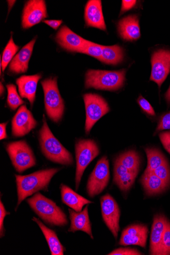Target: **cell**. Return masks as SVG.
Returning <instances> with one entry per match:
<instances>
[{
	"label": "cell",
	"mask_w": 170,
	"mask_h": 255,
	"mask_svg": "<svg viewBox=\"0 0 170 255\" xmlns=\"http://www.w3.org/2000/svg\"><path fill=\"white\" fill-rule=\"evenodd\" d=\"M41 229L47 241L52 255H63L65 249L59 241L55 232L47 228L39 219L34 217L32 219Z\"/></svg>",
	"instance_id": "cell-25"
},
{
	"label": "cell",
	"mask_w": 170,
	"mask_h": 255,
	"mask_svg": "<svg viewBox=\"0 0 170 255\" xmlns=\"http://www.w3.org/2000/svg\"><path fill=\"white\" fill-rule=\"evenodd\" d=\"M140 181L146 194L149 196L160 194L165 191L168 187L153 172H145Z\"/></svg>",
	"instance_id": "cell-23"
},
{
	"label": "cell",
	"mask_w": 170,
	"mask_h": 255,
	"mask_svg": "<svg viewBox=\"0 0 170 255\" xmlns=\"http://www.w3.org/2000/svg\"><path fill=\"white\" fill-rule=\"evenodd\" d=\"M41 78L40 75L22 76L16 80L19 95L22 98L27 99L32 107L36 97L37 84Z\"/></svg>",
	"instance_id": "cell-20"
},
{
	"label": "cell",
	"mask_w": 170,
	"mask_h": 255,
	"mask_svg": "<svg viewBox=\"0 0 170 255\" xmlns=\"http://www.w3.org/2000/svg\"><path fill=\"white\" fill-rule=\"evenodd\" d=\"M109 180V162L105 156L98 162L88 179L87 185L88 195L93 198L101 194L107 187Z\"/></svg>",
	"instance_id": "cell-9"
},
{
	"label": "cell",
	"mask_w": 170,
	"mask_h": 255,
	"mask_svg": "<svg viewBox=\"0 0 170 255\" xmlns=\"http://www.w3.org/2000/svg\"><path fill=\"white\" fill-rule=\"evenodd\" d=\"M37 122L26 106H21L12 121L13 136L20 137L29 133L37 126Z\"/></svg>",
	"instance_id": "cell-13"
},
{
	"label": "cell",
	"mask_w": 170,
	"mask_h": 255,
	"mask_svg": "<svg viewBox=\"0 0 170 255\" xmlns=\"http://www.w3.org/2000/svg\"><path fill=\"white\" fill-rule=\"evenodd\" d=\"M102 213L104 221L115 239L117 238L120 230V211L115 199L109 194L101 199Z\"/></svg>",
	"instance_id": "cell-11"
},
{
	"label": "cell",
	"mask_w": 170,
	"mask_h": 255,
	"mask_svg": "<svg viewBox=\"0 0 170 255\" xmlns=\"http://www.w3.org/2000/svg\"><path fill=\"white\" fill-rule=\"evenodd\" d=\"M148 236V228L144 225H134L125 229L121 235L120 245L139 246L145 248Z\"/></svg>",
	"instance_id": "cell-14"
},
{
	"label": "cell",
	"mask_w": 170,
	"mask_h": 255,
	"mask_svg": "<svg viewBox=\"0 0 170 255\" xmlns=\"http://www.w3.org/2000/svg\"><path fill=\"white\" fill-rule=\"evenodd\" d=\"M44 94V103L48 117L55 123L62 119L64 104L58 88L56 78H49L41 82Z\"/></svg>",
	"instance_id": "cell-5"
},
{
	"label": "cell",
	"mask_w": 170,
	"mask_h": 255,
	"mask_svg": "<svg viewBox=\"0 0 170 255\" xmlns=\"http://www.w3.org/2000/svg\"><path fill=\"white\" fill-rule=\"evenodd\" d=\"M103 45L87 40L81 53L91 56L101 61L102 54Z\"/></svg>",
	"instance_id": "cell-31"
},
{
	"label": "cell",
	"mask_w": 170,
	"mask_h": 255,
	"mask_svg": "<svg viewBox=\"0 0 170 255\" xmlns=\"http://www.w3.org/2000/svg\"><path fill=\"white\" fill-rule=\"evenodd\" d=\"M56 40L64 49L72 52L81 53L86 45L87 40L83 38L66 26L58 32Z\"/></svg>",
	"instance_id": "cell-15"
},
{
	"label": "cell",
	"mask_w": 170,
	"mask_h": 255,
	"mask_svg": "<svg viewBox=\"0 0 170 255\" xmlns=\"http://www.w3.org/2000/svg\"><path fill=\"white\" fill-rule=\"evenodd\" d=\"M152 74L150 80L161 87L170 72V51L160 49L152 56Z\"/></svg>",
	"instance_id": "cell-10"
},
{
	"label": "cell",
	"mask_w": 170,
	"mask_h": 255,
	"mask_svg": "<svg viewBox=\"0 0 170 255\" xmlns=\"http://www.w3.org/2000/svg\"><path fill=\"white\" fill-rule=\"evenodd\" d=\"M138 172L130 170L117 159L115 161L114 181L121 191L126 192L131 189Z\"/></svg>",
	"instance_id": "cell-19"
},
{
	"label": "cell",
	"mask_w": 170,
	"mask_h": 255,
	"mask_svg": "<svg viewBox=\"0 0 170 255\" xmlns=\"http://www.w3.org/2000/svg\"><path fill=\"white\" fill-rule=\"evenodd\" d=\"M126 74V69L118 71L89 70L85 76V87L116 91L123 87Z\"/></svg>",
	"instance_id": "cell-4"
},
{
	"label": "cell",
	"mask_w": 170,
	"mask_h": 255,
	"mask_svg": "<svg viewBox=\"0 0 170 255\" xmlns=\"http://www.w3.org/2000/svg\"><path fill=\"white\" fill-rule=\"evenodd\" d=\"M118 30L120 36L124 40L136 41L141 36L139 20L137 15H128L118 22Z\"/></svg>",
	"instance_id": "cell-17"
},
{
	"label": "cell",
	"mask_w": 170,
	"mask_h": 255,
	"mask_svg": "<svg viewBox=\"0 0 170 255\" xmlns=\"http://www.w3.org/2000/svg\"><path fill=\"white\" fill-rule=\"evenodd\" d=\"M9 214L10 213L6 211L4 206L1 201V202H0V233H1V238L4 236V220L5 217Z\"/></svg>",
	"instance_id": "cell-38"
},
{
	"label": "cell",
	"mask_w": 170,
	"mask_h": 255,
	"mask_svg": "<svg viewBox=\"0 0 170 255\" xmlns=\"http://www.w3.org/2000/svg\"><path fill=\"white\" fill-rule=\"evenodd\" d=\"M7 125V123L1 124L0 125V139H1V140L7 138V137L6 129Z\"/></svg>",
	"instance_id": "cell-41"
},
{
	"label": "cell",
	"mask_w": 170,
	"mask_h": 255,
	"mask_svg": "<svg viewBox=\"0 0 170 255\" xmlns=\"http://www.w3.org/2000/svg\"><path fill=\"white\" fill-rule=\"evenodd\" d=\"M60 169H46L25 176L15 175L17 189V206L25 199L39 191H46L53 177Z\"/></svg>",
	"instance_id": "cell-1"
},
{
	"label": "cell",
	"mask_w": 170,
	"mask_h": 255,
	"mask_svg": "<svg viewBox=\"0 0 170 255\" xmlns=\"http://www.w3.org/2000/svg\"><path fill=\"white\" fill-rule=\"evenodd\" d=\"M83 98L86 112L85 132L89 134L94 125L110 111V107L98 95L87 94Z\"/></svg>",
	"instance_id": "cell-8"
},
{
	"label": "cell",
	"mask_w": 170,
	"mask_h": 255,
	"mask_svg": "<svg viewBox=\"0 0 170 255\" xmlns=\"http://www.w3.org/2000/svg\"><path fill=\"white\" fill-rule=\"evenodd\" d=\"M85 20L88 27L106 30L101 1L90 0L87 2L85 9Z\"/></svg>",
	"instance_id": "cell-16"
},
{
	"label": "cell",
	"mask_w": 170,
	"mask_h": 255,
	"mask_svg": "<svg viewBox=\"0 0 170 255\" xmlns=\"http://www.w3.org/2000/svg\"><path fill=\"white\" fill-rule=\"evenodd\" d=\"M47 17L45 2L43 0L29 1L24 7L22 16V26L30 28Z\"/></svg>",
	"instance_id": "cell-12"
},
{
	"label": "cell",
	"mask_w": 170,
	"mask_h": 255,
	"mask_svg": "<svg viewBox=\"0 0 170 255\" xmlns=\"http://www.w3.org/2000/svg\"><path fill=\"white\" fill-rule=\"evenodd\" d=\"M145 152L147 154L148 164L145 172H153L167 161L164 154L158 149L146 148Z\"/></svg>",
	"instance_id": "cell-27"
},
{
	"label": "cell",
	"mask_w": 170,
	"mask_h": 255,
	"mask_svg": "<svg viewBox=\"0 0 170 255\" xmlns=\"http://www.w3.org/2000/svg\"><path fill=\"white\" fill-rule=\"evenodd\" d=\"M44 23L55 30H57L62 23L61 20H44Z\"/></svg>",
	"instance_id": "cell-40"
},
{
	"label": "cell",
	"mask_w": 170,
	"mask_h": 255,
	"mask_svg": "<svg viewBox=\"0 0 170 255\" xmlns=\"http://www.w3.org/2000/svg\"><path fill=\"white\" fill-rule=\"evenodd\" d=\"M168 220L161 215L155 216L152 229L150 253L151 255H160L162 238Z\"/></svg>",
	"instance_id": "cell-22"
},
{
	"label": "cell",
	"mask_w": 170,
	"mask_h": 255,
	"mask_svg": "<svg viewBox=\"0 0 170 255\" xmlns=\"http://www.w3.org/2000/svg\"><path fill=\"white\" fill-rule=\"evenodd\" d=\"M60 188L63 202L77 212H81L84 205L92 203L64 184Z\"/></svg>",
	"instance_id": "cell-24"
},
{
	"label": "cell",
	"mask_w": 170,
	"mask_h": 255,
	"mask_svg": "<svg viewBox=\"0 0 170 255\" xmlns=\"http://www.w3.org/2000/svg\"><path fill=\"white\" fill-rule=\"evenodd\" d=\"M116 159L130 170L139 172L140 159L136 151L130 150L126 152L120 154Z\"/></svg>",
	"instance_id": "cell-28"
},
{
	"label": "cell",
	"mask_w": 170,
	"mask_h": 255,
	"mask_svg": "<svg viewBox=\"0 0 170 255\" xmlns=\"http://www.w3.org/2000/svg\"><path fill=\"white\" fill-rule=\"evenodd\" d=\"M19 50V46L16 45L11 36L10 40L7 43L2 55L1 61V67L2 71L4 72L6 67L10 63L13 56Z\"/></svg>",
	"instance_id": "cell-29"
},
{
	"label": "cell",
	"mask_w": 170,
	"mask_h": 255,
	"mask_svg": "<svg viewBox=\"0 0 170 255\" xmlns=\"http://www.w3.org/2000/svg\"><path fill=\"white\" fill-rule=\"evenodd\" d=\"M6 148L12 164L18 172L22 173L36 165L33 151L26 141L8 143Z\"/></svg>",
	"instance_id": "cell-6"
},
{
	"label": "cell",
	"mask_w": 170,
	"mask_h": 255,
	"mask_svg": "<svg viewBox=\"0 0 170 255\" xmlns=\"http://www.w3.org/2000/svg\"><path fill=\"white\" fill-rule=\"evenodd\" d=\"M68 211L71 222L69 232L75 233L76 231H82L88 235L92 239H93L91 225L88 214V205L81 212H77L71 209H69Z\"/></svg>",
	"instance_id": "cell-21"
},
{
	"label": "cell",
	"mask_w": 170,
	"mask_h": 255,
	"mask_svg": "<svg viewBox=\"0 0 170 255\" xmlns=\"http://www.w3.org/2000/svg\"><path fill=\"white\" fill-rule=\"evenodd\" d=\"M109 255H141L142 254L137 249L131 248H119L115 250Z\"/></svg>",
	"instance_id": "cell-36"
},
{
	"label": "cell",
	"mask_w": 170,
	"mask_h": 255,
	"mask_svg": "<svg viewBox=\"0 0 170 255\" xmlns=\"http://www.w3.org/2000/svg\"><path fill=\"white\" fill-rule=\"evenodd\" d=\"M32 209L46 223L51 226H65L67 217L53 201L37 193L27 200Z\"/></svg>",
	"instance_id": "cell-3"
},
{
	"label": "cell",
	"mask_w": 170,
	"mask_h": 255,
	"mask_svg": "<svg viewBox=\"0 0 170 255\" xmlns=\"http://www.w3.org/2000/svg\"><path fill=\"white\" fill-rule=\"evenodd\" d=\"M100 153L98 145L93 140H81L76 144L77 169L76 175V188L78 190L81 180L87 166Z\"/></svg>",
	"instance_id": "cell-7"
},
{
	"label": "cell",
	"mask_w": 170,
	"mask_h": 255,
	"mask_svg": "<svg viewBox=\"0 0 170 255\" xmlns=\"http://www.w3.org/2000/svg\"><path fill=\"white\" fill-rule=\"evenodd\" d=\"M170 129V111L163 115L159 122L156 132Z\"/></svg>",
	"instance_id": "cell-34"
},
{
	"label": "cell",
	"mask_w": 170,
	"mask_h": 255,
	"mask_svg": "<svg viewBox=\"0 0 170 255\" xmlns=\"http://www.w3.org/2000/svg\"><path fill=\"white\" fill-rule=\"evenodd\" d=\"M159 137L165 149L170 154V130L161 132Z\"/></svg>",
	"instance_id": "cell-37"
},
{
	"label": "cell",
	"mask_w": 170,
	"mask_h": 255,
	"mask_svg": "<svg viewBox=\"0 0 170 255\" xmlns=\"http://www.w3.org/2000/svg\"><path fill=\"white\" fill-rule=\"evenodd\" d=\"M8 90L7 103L9 107L13 110H16L18 107L24 104V102L18 96L16 87L13 84L7 85Z\"/></svg>",
	"instance_id": "cell-30"
},
{
	"label": "cell",
	"mask_w": 170,
	"mask_h": 255,
	"mask_svg": "<svg viewBox=\"0 0 170 255\" xmlns=\"http://www.w3.org/2000/svg\"><path fill=\"white\" fill-rule=\"evenodd\" d=\"M137 4V1L134 0H123L122 7H121V13H124L134 8Z\"/></svg>",
	"instance_id": "cell-39"
},
{
	"label": "cell",
	"mask_w": 170,
	"mask_h": 255,
	"mask_svg": "<svg viewBox=\"0 0 170 255\" xmlns=\"http://www.w3.org/2000/svg\"><path fill=\"white\" fill-rule=\"evenodd\" d=\"M160 255H170V223L168 221L163 234Z\"/></svg>",
	"instance_id": "cell-32"
},
{
	"label": "cell",
	"mask_w": 170,
	"mask_h": 255,
	"mask_svg": "<svg viewBox=\"0 0 170 255\" xmlns=\"http://www.w3.org/2000/svg\"><path fill=\"white\" fill-rule=\"evenodd\" d=\"M124 51L118 45L103 46L101 61L108 64L116 65L122 62Z\"/></svg>",
	"instance_id": "cell-26"
},
{
	"label": "cell",
	"mask_w": 170,
	"mask_h": 255,
	"mask_svg": "<svg viewBox=\"0 0 170 255\" xmlns=\"http://www.w3.org/2000/svg\"><path fill=\"white\" fill-rule=\"evenodd\" d=\"M36 39L34 38L22 48L14 57L9 65V71L14 74L26 73L28 68Z\"/></svg>",
	"instance_id": "cell-18"
},
{
	"label": "cell",
	"mask_w": 170,
	"mask_h": 255,
	"mask_svg": "<svg viewBox=\"0 0 170 255\" xmlns=\"http://www.w3.org/2000/svg\"><path fill=\"white\" fill-rule=\"evenodd\" d=\"M39 137L42 152L47 159L63 165H71L74 163L72 155L52 133L44 117Z\"/></svg>",
	"instance_id": "cell-2"
},
{
	"label": "cell",
	"mask_w": 170,
	"mask_h": 255,
	"mask_svg": "<svg viewBox=\"0 0 170 255\" xmlns=\"http://www.w3.org/2000/svg\"><path fill=\"white\" fill-rule=\"evenodd\" d=\"M153 172L169 186L170 184V168L167 161L155 169Z\"/></svg>",
	"instance_id": "cell-33"
},
{
	"label": "cell",
	"mask_w": 170,
	"mask_h": 255,
	"mask_svg": "<svg viewBox=\"0 0 170 255\" xmlns=\"http://www.w3.org/2000/svg\"><path fill=\"white\" fill-rule=\"evenodd\" d=\"M138 103L141 109L146 113L149 115L155 117L156 113L153 107L148 101L140 96L138 99Z\"/></svg>",
	"instance_id": "cell-35"
},
{
	"label": "cell",
	"mask_w": 170,
	"mask_h": 255,
	"mask_svg": "<svg viewBox=\"0 0 170 255\" xmlns=\"http://www.w3.org/2000/svg\"><path fill=\"white\" fill-rule=\"evenodd\" d=\"M4 92V88L2 84L1 83V95H2L3 92Z\"/></svg>",
	"instance_id": "cell-43"
},
{
	"label": "cell",
	"mask_w": 170,
	"mask_h": 255,
	"mask_svg": "<svg viewBox=\"0 0 170 255\" xmlns=\"http://www.w3.org/2000/svg\"><path fill=\"white\" fill-rule=\"evenodd\" d=\"M165 97L168 104L170 105V86L169 89L166 93Z\"/></svg>",
	"instance_id": "cell-42"
}]
</instances>
